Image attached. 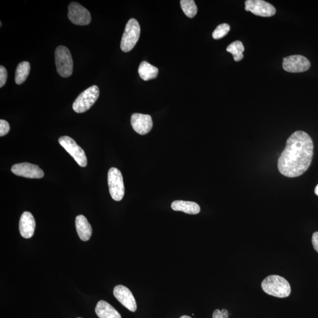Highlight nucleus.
<instances>
[{"label":"nucleus","mask_w":318,"mask_h":318,"mask_svg":"<svg viewBox=\"0 0 318 318\" xmlns=\"http://www.w3.org/2000/svg\"><path fill=\"white\" fill-rule=\"evenodd\" d=\"M314 154V143L311 137L303 131L291 135L285 148L278 159V168L282 175L296 178L310 168Z\"/></svg>","instance_id":"f257e3e1"},{"label":"nucleus","mask_w":318,"mask_h":318,"mask_svg":"<svg viewBox=\"0 0 318 318\" xmlns=\"http://www.w3.org/2000/svg\"><path fill=\"white\" fill-rule=\"evenodd\" d=\"M262 288L271 296L284 298L290 296L291 288L290 283L279 275H270L262 282Z\"/></svg>","instance_id":"f03ea898"},{"label":"nucleus","mask_w":318,"mask_h":318,"mask_svg":"<svg viewBox=\"0 0 318 318\" xmlns=\"http://www.w3.org/2000/svg\"><path fill=\"white\" fill-rule=\"evenodd\" d=\"M140 35V27L139 22L134 18H131L127 22L122 36L120 48L123 52L127 53L136 46Z\"/></svg>","instance_id":"7ed1b4c3"},{"label":"nucleus","mask_w":318,"mask_h":318,"mask_svg":"<svg viewBox=\"0 0 318 318\" xmlns=\"http://www.w3.org/2000/svg\"><path fill=\"white\" fill-rule=\"evenodd\" d=\"M55 60L57 73L63 78H69L72 75L73 61L68 48L60 46L55 51Z\"/></svg>","instance_id":"20e7f679"},{"label":"nucleus","mask_w":318,"mask_h":318,"mask_svg":"<svg viewBox=\"0 0 318 318\" xmlns=\"http://www.w3.org/2000/svg\"><path fill=\"white\" fill-rule=\"evenodd\" d=\"M100 91L97 86H93L83 92L73 103V109L78 113H85L97 101Z\"/></svg>","instance_id":"39448f33"},{"label":"nucleus","mask_w":318,"mask_h":318,"mask_svg":"<svg viewBox=\"0 0 318 318\" xmlns=\"http://www.w3.org/2000/svg\"><path fill=\"white\" fill-rule=\"evenodd\" d=\"M109 192L115 201H120L124 195V185L123 176L119 170L111 168L108 172Z\"/></svg>","instance_id":"423d86ee"},{"label":"nucleus","mask_w":318,"mask_h":318,"mask_svg":"<svg viewBox=\"0 0 318 318\" xmlns=\"http://www.w3.org/2000/svg\"><path fill=\"white\" fill-rule=\"evenodd\" d=\"M59 142L60 145L73 157L80 166L84 168L88 165V159H87L85 151L72 138L69 136H62L59 139Z\"/></svg>","instance_id":"0eeeda50"},{"label":"nucleus","mask_w":318,"mask_h":318,"mask_svg":"<svg viewBox=\"0 0 318 318\" xmlns=\"http://www.w3.org/2000/svg\"><path fill=\"white\" fill-rule=\"evenodd\" d=\"M68 17L74 24L86 25L91 23V14L86 8L78 2L70 3L68 7Z\"/></svg>","instance_id":"6e6552de"},{"label":"nucleus","mask_w":318,"mask_h":318,"mask_svg":"<svg viewBox=\"0 0 318 318\" xmlns=\"http://www.w3.org/2000/svg\"><path fill=\"white\" fill-rule=\"evenodd\" d=\"M282 66L288 72L301 73L310 69L311 63L303 56L294 55L284 58Z\"/></svg>","instance_id":"1a4fd4ad"},{"label":"nucleus","mask_w":318,"mask_h":318,"mask_svg":"<svg viewBox=\"0 0 318 318\" xmlns=\"http://www.w3.org/2000/svg\"><path fill=\"white\" fill-rule=\"evenodd\" d=\"M245 10L261 17H272L276 13V9L270 3L263 0H247Z\"/></svg>","instance_id":"9d476101"},{"label":"nucleus","mask_w":318,"mask_h":318,"mask_svg":"<svg viewBox=\"0 0 318 318\" xmlns=\"http://www.w3.org/2000/svg\"><path fill=\"white\" fill-rule=\"evenodd\" d=\"M11 172L15 175L30 179H40L44 176L42 169L29 163L16 164L12 166Z\"/></svg>","instance_id":"9b49d317"},{"label":"nucleus","mask_w":318,"mask_h":318,"mask_svg":"<svg viewBox=\"0 0 318 318\" xmlns=\"http://www.w3.org/2000/svg\"><path fill=\"white\" fill-rule=\"evenodd\" d=\"M113 294L115 298L128 310L133 313L136 311V302L129 289L123 285H117L114 288Z\"/></svg>","instance_id":"f8f14e48"},{"label":"nucleus","mask_w":318,"mask_h":318,"mask_svg":"<svg viewBox=\"0 0 318 318\" xmlns=\"http://www.w3.org/2000/svg\"><path fill=\"white\" fill-rule=\"evenodd\" d=\"M131 126L136 133L141 135L150 132L153 127L152 117L148 114L134 113L131 117Z\"/></svg>","instance_id":"ddd939ff"},{"label":"nucleus","mask_w":318,"mask_h":318,"mask_svg":"<svg viewBox=\"0 0 318 318\" xmlns=\"http://www.w3.org/2000/svg\"><path fill=\"white\" fill-rule=\"evenodd\" d=\"M35 229L34 218L30 212H25L22 214L19 223V230L22 237L30 239L33 236Z\"/></svg>","instance_id":"4468645a"},{"label":"nucleus","mask_w":318,"mask_h":318,"mask_svg":"<svg viewBox=\"0 0 318 318\" xmlns=\"http://www.w3.org/2000/svg\"><path fill=\"white\" fill-rule=\"evenodd\" d=\"M75 223L80 239L85 242L91 239L92 228L86 217L83 215H79L76 218Z\"/></svg>","instance_id":"2eb2a0df"},{"label":"nucleus","mask_w":318,"mask_h":318,"mask_svg":"<svg viewBox=\"0 0 318 318\" xmlns=\"http://www.w3.org/2000/svg\"><path fill=\"white\" fill-rule=\"evenodd\" d=\"M96 314L99 318H121L118 312L105 301H100L96 305Z\"/></svg>","instance_id":"dca6fc26"},{"label":"nucleus","mask_w":318,"mask_h":318,"mask_svg":"<svg viewBox=\"0 0 318 318\" xmlns=\"http://www.w3.org/2000/svg\"><path fill=\"white\" fill-rule=\"evenodd\" d=\"M171 208L173 211L185 212L190 214H197L201 212V208L195 202L176 201L173 202Z\"/></svg>","instance_id":"f3484780"},{"label":"nucleus","mask_w":318,"mask_h":318,"mask_svg":"<svg viewBox=\"0 0 318 318\" xmlns=\"http://www.w3.org/2000/svg\"><path fill=\"white\" fill-rule=\"evenodd\" d=\"M140 78L144 81L155 79L158 75L159 70L155 66L152 65L148 62L144 61L140 64L139 70Z\"/></svg>","instance_id":"a211bd4d"},{"label":"nucleus","mask_w":318,"mask_h":318,"mask_svg":"<svg viewBox=\"0 0 318 318\" xmlns=\"http://www.w3.org/2000/svg\"><path fill=\"white\" fill-rule=\"evenodd\" d=\"M30 72V64L28 62H22L18 64L15 70L16 84L21 85L26 80Z\"/></svg>","instance_id":"6ab92c4d"},{"label":"nucleus","mask_w":318,"mask_h":318,"mask_svg":"<svg viewBox=\"0 0 318 318\" xmlns=\"http://www.w3.org/2000/svg\"><path fill=\"white\" fill-rule=\"evenodd\" d=\"M227 52L232 54L235 62H240L243 58V53L245 51V47L240 41H235L228 46L226 49Z\"/></svg>","instance_id":"aec40b11"},{"label":"nucleus","mask_w":318,"mask_h":318,"mask_svg":"<svg viewBox=\"0 0 318 318\" xmlns=\"http://www.w3.org/2000/svg\"><path fill=\"white\" fill-rule=\"evenodd\" d=\"M181 5L185 14L189 18H194L198 13V7L194 0H181Z\"/></svg>","instance_id":"412c9836"},{"label":"nucleus","mask_w":318,"mask_h":318,"mask_svg":"<svg viewBox=\"0 0 318 318\" xmlns=\"http://www.w3.org/2000/svg\"><path fill=\"white\" fill-rule=\"evenodd\" d=\"M230 25L226 23H223L218 25L217 28L215 29L212 37L214 40H219L224 37L229 33L230 31Z\"/></svg>","instance_id":"4be33fe9"},{"label":"nucleus","mask_w":318,"mask_h":318,"mask_svg":"<svg viewBox=\"0 0 318 318\" xmlns=\"http://www.w3.org/2000/svg\"><path fill=\"white\" fill-rule=\"evenodd\" d=\"M9 125L7 121L4 120H0V136H4L8 133L9 130Z\"/></svg>","instance_id":"5701e85b"},{"label":"nucleus","mask_w":318,"mask_h":318,"mask_svg":"<svg viewBox=\"0 0 318 318\" xmlns=\"http://www.w3.org/2000/svg\"><path fill=\"white\" fill-rule=\"evenodd\" d=\"M7 79V72L4 66H0V88H2Z\"/></svg>","instance_id":"b1692460"},{"label":"nucleus","mask_w":318,"mask_h":318,"mask_svg":"<svg viewBox=\"0 0 318 318\" xmlns=\"http://www.w3.org/2000/svg\"><path fill=\"white\" fill-rule=\"evenodd\" d=\"M213 318H229V313L226 310H216L213 312Z\"/></svg>","instance_id":"393cba45"},{"label":"nucleus","mask_w":318,"mask_h":318,"mask_svg":"<svg viewBox=\"0 0 318 318\" xmlns=\"http://www.w3.org/2000/svg\"><path fill=\"white\" fill-rule=\"evenodd\" d=\"M312 243H313L314 249L318 253V232L314 233L313 238H312Z\"/></svg>","instance_id":"a878e982"},{"label":"nucleus","mask_w":318,"mask_h":318,"mask_svg":"<svg viewBox=\"0 0 318 318\" xmlns=\"http://www.w3.org/2000/svg\"><path fill=\"white\" fill-rule=\"evenodd\" d=\"M315 194L318 196V185L316 186V189H315Z\"/></svg>","instance_id":"bb28decb"},{"label":"nucleus","mask_w":318,"mask_h":318,"mask_svg":"<svg viewBox=\"0 0 318 318\" xmlns=\"http://www.w3.org/2000/svg\"><path fill=\"white\" fill-rule=\"evenodd\" d=\"M192 318L191 317H189L187 316H182L181 318Z\"/></svg>","instance_id":"cd10ccee"},{"label":"nucleus","mask_w":318,"mask_h":318,"mask_svg":"<svg viewBox=\"0 0 318 318\" xmlns=\"http://www.w3.org/2000/svg\"><path fill=\"white\" fill-rule=\"evenodd\" d=\"M0 25H1H1H2V22H0Z\"/></svg>","instance_id":"c85d7f7f"},{"label":"nucleus","mask_w":318,"mask_h":318,"mask_svg":"<svg viewBox=\"0 0 318 318\" xmlns=\"http://www.w3.org/2000/svg\"></svg>","instance_id":"c756f323"}]
</instances>
